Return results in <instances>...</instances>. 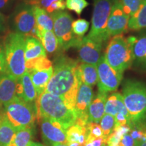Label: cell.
I'll list each match as a JSON object with an SVG mask.
<instances>
[{"mask_svg":"<svg viewBox=\"0 0 146 146\" xmlns=\"http://www.w3.org/2000/svg\"><path fill=\"white\" fill-rule=\"evenodd\" d=\"M94 98V94L91 86L82 83L78 89L76 98L75 110L77 118L74 124L84 127L89 123L88 108Z\"/></svg>","mask_w":146,"mask_h":146,"instance_id":"7c38bea8","label":"cell"},{"mask_svg":"<svg viewBox=\"0 0 146 146\" xmlns=\"http://www.w3.org/2000/svg\"><path fill=\"white\" fill-rule=\"evenodd\" d=\"M124 10L130 16H133L139 8L143 0H118Z\"/></svg>","mask_w":146,"mask_h":146,"instance_id":"d6a6232c","label":"cell"},{"mask_svg":"<svg viewBox=\"0 0 146 146\" xmlns=\"http://www.w3.org/2000/svg\"><path fill=\"white\" fill-rule=\"evenodd\" d=\"M86 135V126L81 127L76 124H74L66 130L67 143H78L82 146L85 141Z\"/></svg>","mask_w":146,"mask_h":146,"instance_id":"4316f807","label":"cell"},{"mask_svg":"<svg viewBox=\"0 0 146 146\" xmlns=\"http://www.w3.org/2000/svg\"><path fill=\"white\" fill-rule=\"evenodd\" d=\"M52 146H68L67 144L65 143H57V144H54Z\"/></svg>","mask_w":146,"mask_h":146,"instance_id":"ee69618b","label":"cell"},{"mask_svg":"<svg viewBox=\"0 0 146 146\" xmlns=\"http://www.w3.org/2000/svg\"><path fill=\"white\" fill-rule=\"evenodd\" d=\"M108 94L98 91V94L93 98L88 108L89 123H98L105 113V105Z\"/></svg>","mask_w":146,"mask_h":146,"instance_id":"ac0fdd59","label":"cell"},{"mask_svg":"<svg viewBox=\"0 0 146 146\" xmlns=\"http://www.w3.org/2000/svg\"><path fill=\"white\" fill-rule=\"evenodd\" d=\"M16 95L28 103L35 102L37 98V94L32 83L30 74L27 71L17 80Z\"/></svg>","mask_w":146,"mask_h":146,"instance_id":"e0dca14e","label":"cell"},{"mask_svg":"<svg viewBox=\"0 0 146 146\" xmlns=\"http://www.w3.org/2000/svg\"><path fill=\"white\" fill-rule=\"evenodd\" d=\"M129 134L132 137L137 146L139 143L146 141V122L145 123H131Z\"/></svg>","mask_w":146,"mask_h":146,"instance_id":"f1b7e54d","label":"cell"},{"mask_svg":"<svg viewBox=\"0 0 146 146\" xmlns=\"http://www.w3.org/2000/svg\"><path fill=\"white\" fill-rule=\"evenodd\" d=\"M17 80L8 73H0V104L4 106L13 100L16 95Z\"/></svg>","mask_w":146,"mask_h":146,"instance_id":"2e32d148","label":"cell"},{"mask_svg":"<svg viewBox=\"0 0 146 146\" xmlns=\"http://www.w3.org/2000/svg\"><path fill=\"white\" fill-rule=\"evenodd\" d=\"M28 146H45V145H43V144L40 143H36V142L32 141L29 144Z\"/></svg>","mask_w":146,"mask_h":146,"instance_id":"b9f144b4","label":"cell"},{"mask_svg":"<svg viewBox=\"0 0 146 146\" xmlns=\"http://www.w3.org/2000/svg\"><path fill=\"white\" fill-rule=\"evenodd\" d=\"M33 135L34 126L21 128L16 130L12 143L16 146H28L29 144L32 142Z\"/></svg>","mask_w":146,"mask_h":146,"instance_id":"83f0119b","label":"cell"},{"mask_svg":"<svg viewBox=\"0 0 146 146\" xmlns=\"http://www.w3.org/2000/svg\"><path fill=\"white\" fill-rule=\"evenodd\" d=\"M25 58L26 71L30 72L39 58L47 57L46 52L41 43L36 38L25 36Z\"/></svg>","mask_w":146,"mask_h":146,"instance_id":"4fadbf2b","label":"cell"},{"mask_svg":"<svg viewBox=\"0 0 146 146\" xmlns=\"http://www.w3.org/2000/svg\"><path fill=\"white\" fill-rule=\"evenodd\" d=\"M100 125L101 127L103 136L106 139L114 131L116 126L114 116L110 114H104L100 120Z\"/></svg>","mask_w":146,"mask_h":146,"instance_id":"f546056e","label":"cell"},{"mask_svg":"<svg viewBox=\"0 0 146 146\" xmlns=\"http://www.w3.org/2000/svg\"><path fill=\"white\" fill-rule=\"evenodd\" d=\"M3 115V106L2 105L0 104V119H1V118H2Z\"/></svg>","mask_w":146,"mask_h":146,"instance_id":"7bdbcfd3","label":"cell"},{"mask_svg":"<svg viewBox=\"0 0 146 146\" xmlns=\"http://www.w3.org/2000/svg\"><path fill=\"white\" fill-rule=\"evenodd\" d=\"M132 50L134 61L146 69V33L135 36L132 43Z\"/></svg>","mask_w":146,"mask_h":146,"instance_id":"7402d4cb","label":"cell"},{"mask_svg":"<svg viewBox=\"0 0 146 146\" xmlns=\"http://www.w3.org/2000/svg\"><path fill=\"white\" fill-rule=\"evenodd\" d=\"M145 29H146V0H143L137 11L129 18L128 30L140 31Z\"/></svg>","mask_w":146,"mask_h":146,"instance_id":"603a6c76","label":"cell"},{"mask_svg":"<svg viewBox=\"0 0 146 146\" xmlns=\"http://www.w3.org/2000/svg\"><path fill=\"white\" fill-rule=\"evenodd\" d=\"M82 146H107L106 139L104 136L96 137L87 135L85 141Z\"/></svg>","mask_w":146,"mask_h":146,"instance_id":"836d02e7","label":"cell"},{"mask_svg":"<svg viewBox=\"0 0 146 146\" xmlns=\"http://www.w3.org/2000/svg\"><path fill=\"white\" fill-rule=\"evenodd\" d=\"M36 118H47L59 122L66 130L75 123V109L67 104L62 98L44 91L36 100Z\"/></svg>","mask_w":146,"mask_h":146,"instance_id":"7a4b0ae2","label":"cell"},{"mask_svg":"<svg viewBox=\"0 0 146 146\" xmlns=\"http://www.w3.org/2000/svg\"><path fill=\"white\" fill-rule=\"evenodd\" d=\"M77 61L62 56L55 63L52 78L45 91L62 98L72 108L75 109L76 98L82 83Z\"/></svg>","mask_w":146,"mask_h":146,"instance_id":"6da1fadb","label":"cell"},{"mask_svg":"<svg viewBox=\"0 0 146 146\" xmlns=\"http://www.w3.org/2000/svg\"><path fill=\"white\" fill-rule=\"evenodd\" d=\"M10 0H0V10H3L10 5Z\"/></svg>","mask_w":146,"mask_h":146,"instance_id":"ab89813d","label":"cell"},{"mask_svg":"<svg viewBox=\"0 0 146 146\" xmlns=\"http://www.w3.org/2000/svg\"><path fill=\"white\" fill-rule=\"evenodd\" d=\"M5 72V58L4 47L3 43H0V73Z\"/></svg>","mask_w":146,"mask_h":146,"instance_id":"f35d334b","label":"cell"},{"mask_svg":"<svg viewBox=\"0 0 146 146\" xmlns=\"http://www.w3.org/2000/svg\"><path fill=\"white\" fill-rule=\"evenodd\" d=\"M79 74L82 83L92 87L98 82V75L96 65L82 62L78 66Z\"/></svg>","mask_w":146,"mask_h":146,"instance_id":"cb8c5ba5","label":"cell"},{"mask_svg":"<svg viewBox=\"0 0 146 146\" xmlns=\"http://www.w3.org/2000/svg\"><path fill=\"white\" fill-rule=\"evenodd\" d=\"M104 57L114 70L123 74L134 62L132 45L123 34L113 36L106 49Z\"/></svg>","mask_w":146,"mask_h":146,"instance_id":"5b68a950","label":"cell"},{"mask_svg":"<svg viewBox=\"0 0 146 146\" xmlns=\"http://www.w3.org/2000/svg\"><path fill=\"white\" fill-rule=\"evenodd\" d=\"M54 67L43 70H33L28 72L30 74L32 83L35 89L37 97L44 92L49 81L52 78Z\"/></svg>","mask_w":146,"mask_h":146,"instance_id":"d6986e66","label":"cell"},{"mask_svg":"<svg viewBox=\"0 0 146 146\" xmlns=\"http://www.w3.org/2000/svg\"><path fill=\"white\" fill-rule=\"evenodd\" d=\"M118 146H137V145L129 133H128L120 139Z\"/></svg>","mask_w":146,"mask_h":146,"instance_id":"8d00e7d4","label":"cell"},{"mask_svg":"<svg viewBox=\"0 0 146 146\" xmlns=\"http://www.w3.org/2000/svg\"><path fill=\"white\" fill-rule=\"evenodd\" d=\"M32 9L35 18L36 26L42 30L53 31L52 18L46 11L37 5H32Z\"/></svg>","mask_w":146,"mask_h":146,"instance_id":"d4e9b609","label":"cell"},{"mask_svg":"<svg viewBox=\"0 0 146 146\" xmlns=\"http://www.w3.org/2000/svg\"><path fill=\"white\" fill-rule=\"evenodd\" d=\"M102 47L103 45L97 43L87 36H84L81 44L77 47L81 61L83 63L96 65L102 56Z\"/></svg>","mask_w":146,"mask_h":146,"instance_id":"5bb4252c","label":"cell"},{"mask_svg":"<svg viewBox=\"0 0 146 146\" xmlns=\"http://www.w3.org/2000/svg\"><path fill=\"white\" fill-rule=\"evenodd\" d=\"M124 103L131 123L146 122V85L143 82L128 79L123 88Z\"/></svg>","mask_w":146,"mask_h":146,"instance_id":"277c9868","label":"cell"},{"mask_svg":"<svg viewBox=\"0 0 146 146\" xmlns=\"http://www.w3.org/2000/svg\"><path fill=\"white\" fill-rule=\"evenodd\" d=\"M137 146H146V141L145 142H142V143H139Z\"/></svg>","mask_w":146,"mask_h":146,"instance_id":"f6af8a7d","label":"cell"},{"mask_svg":"<svg viewBox=\"0 0 146 146\" xmlns=\"http://www.w3.org/2000/svg\"><path fill=\"white\" fill-rule=\"evenodd\" d=\"M25 36L18 33L7 35L3 45L5 58V72L18 80L26 72L25 58Z\"/></svg>","mask_w":146,"mask_h":146,"instance_id":"3957f363","label":"cell"},{"mask_svg":"<svg viewBox=\"0 0 146 146\" xmlns=\"http://www.w3.org/2000/svg\"><path fill=\"white\" fill-rule=\"evenodd\" d=\"M3 116L16 128L33 127L36 118L35 106L25 102L16 96L12 101L3 106Z\"/></svg>","mask_w":146,"mask_h":146,"instance_id":"8992f818","label":"cell"},{"mask_svg":"<svg viewBox=\"0 0 146 146\" xmlns=\"http://www.w3.org/2000/svg\"><path fill=\"white\" fill-rule=\"evenodd\" d=\"M66 8V1L64 0H56L50 5L45 11L48 14H52L57 11L64 10Z\"/></svg>","mask_w":146,"mask_h":146,"instance_id":"d590c367","label":"cell"},{"mask_svg":"<svg viewBox=\"0 0 146 146\" xmlns=\"http://www.w3.org/2000/svg\"><path fill=\"white\" fill-rule=\"evenodd\" d=\"M14 25L16 33L24 36H29L31 33L36 26L32 6H27L22 9L15 16Z\"/></svg>","mask_w":146,"mask_h":146,"instance_id":"9a60e30c","label":"cell"},{"mask_svg":"<svg viewBox=\"0 0 146 146\" xmlns=\"http://www.w3.org/2000/svg\"><path fill=\"white\" fill-rule=\"evenodd\" d=\"M89 23L85 19H77L72 23V30L75 35L83 37V36L88 31Z\"/></svg>","mask_w":146,"mask_h":146,"instance_id":"4dcf8cb0","label":"cell"},{"mask_svg":"<svg viewBox=\"0 0 146 146\" xmlns=\"http://www.w3.org/2000/svg\"><path fill=\"white\" fill-rule=\"evenodd\" d=\"M42 136L47 145L67 143L66 130L59 122L47 118H41Z\"/></svg>","mask_w":146,"mask_h":146,"instance_id":"8fae6325","label":"cell"},{"mask_svg":"<svg viewBox=\"0 0 146 146\" xmlns=\"http://www.w3.org/2000/svg\"><path fill=\"white\" fill-rule=\"evenodd\" d=\"M130 16L124 10L118 0H114L107 23V33L109 37L121 35L128 31Z\"/></svg>","mask_w":146,"mask_h":146,"instance_id":"30bf717a","label":"cell"},{"mask_svg":"<svg viewBox=\"0 0 146 146\" xmlns=\"http://www.w3.org/2000/svg\"><path fill=\"white\" fill-rule=\"evenodd\" d=\"M16 128L3 115L0 119V146H7L13 140Z\"/></svg>","mask_w":146,"mask_h":146,"instance_id":"484cf974","label":"cell"},{"mask_svg":"<svg viewBox=\"0 0 146 146\" xmlns=\"http://www.w3.org/2000/svg\"><path fill=\"white\" fill-rule=\"evenodd\" d=\"M96 66L98 75V91L108 94L116 91L119 87L123 74L114 70L106 62L104 56L100 57Z\"/></svg>","mask_w":146,"mask_h":146,"instance_id":"9c48e42d","label":"cell"},{"mask_svg":"<svg viewBox=\"0 0 146 146\" xmlns=\"http://www.w3.org/2000/svg\"><path fill=\"white\" fill-rule=\"evenodd\" d=\"M55 1L56 0H31L29 4L31 5H37L45 10Z\"/></svg>","mask_w":146,"mask_h":146,"instance_id":"74e56055","label":"cell"},{"mask_svg":"<svg viewBox=\"0 0 146 146\" xmlns=\"http://www.w3.org/2000/svg\"><path fill=\"white\" fill-rule=\"evenodd\" d=\"M86 128L87 135L96 137L103 136L101 127H100V125L98 123H88L86 125Z\"/></svg>","mask_w":146,"mask_h":146,"instance_id":"e575fe53","label":"cell"},{"mask_svg":"<svg viewBox=\"0 0 146 146\" xmlns=\"http://www.w3.org/2000/svg\"><path fill=\"white\" fill-rule=\"evenodd\" d=\"M65 1L66 8L78 15H81L84 9L89 5L86 0H66Z\"/></svg>","mask_w":146,"mask_h":146,"instance_id":"1f68e13d","label":"cell"},{"mask_svg":"<svg viewBox=\"0 0 146 146\" xmlns=\"http://www.w3.org/2000/svg\"><path fill=\"white\" fill-rule=\"evenodd\" d=\"M5 18L3 14H2L0 12V31L3 30L5 27Z\"/></svg>","mask_w":146,"mask_h":146,"instance_id":"60d3db41","label":"cell"},{"mask_svg":"<svg viewBox=\"0 0 146 146\" xmlns=\"http://www.w3.org/2000/svg\"><path fill=\"white\" fill-rule=\"evenodd\" d=\"M51 17L54 24L53 30L60 48L63 50H68L72 47L77 48L83 37L73 33L72 18L70 14L65 11H57L51 14Z\"/></svg>","mask_w":146,"mask_h":146,"instance_id":"52a82bcc","label":"cell"},{"mask_svg":"<svg viewBox=\"0 0 146 146\" xmlns=\"http://www.w3.org/2000/svg\"><path fill=\"white\" fill-rule=\"evenodd\" d=\"M105 114L115 116L117 114H123L131 120V117L124 103L123 97L119 93H114L107 98L105 105Z\"/></svg>","mask_w":146,"mask_h":146,"instance_id":"ffe728a7","label":"cell"},{"mask_svg":"<svg viewBox=\"0 0 146 146\" xmlns=\"http://www.w3.org/2000/svg\"><path fill=\"white\" fill-rule=\"evenodd\" d=\"M114 0H94L91 27L87 37L103 45L110 39L107 33V23Z\"/></svg>","mask_w":146,"mask_h":146,"instance_id":"ba28073f","label":"cell"},{"mask_svg":"<svg viewBox=\"0 0 146 146\" xmlns=\"http://www.w3.org/2000/svg\"><path fill=\"white\" fill-rule=\"evenodd\" d=\"M36 39L41 42L47 53L53 54L57 51L59 45L53 31L42 30L36 27Z\"/></svg>","mask_w":146,"mask_h":146,"instance_id":"44dd1931","label":"cell"},{"mask_svg":"<svg viewBox=\"0 0 146 146\" xmlns=\"http://www.w3.org/2000/svg\"><path fill=\"white\" fill-rule=\"evenodd\" d=\"M7 146H16L15 145H14V144L13 143H12V142H11V143L9 144V145H8Z\"/></svg>","mask_w":146,"mask_h":146,"instance_id":"bcb514c9","label":"cell"}]
</instances>
